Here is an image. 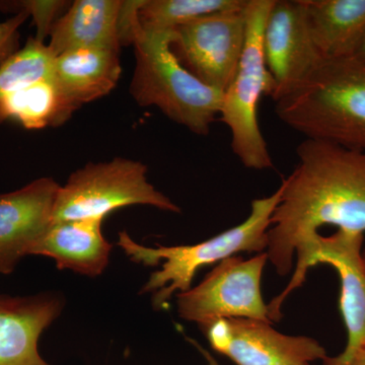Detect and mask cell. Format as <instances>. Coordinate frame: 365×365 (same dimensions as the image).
<instances>
[{
  "instance_id": "2",
  "label": "cell",
  "mask_w": 365,
  "mask_h": 365,
  "mask_svg": "<svg viewBox=\"0 0 365 365\" xmlns=\"http://www.w3.org/2000/svg\"><path fill=\"white\" fill-rule=\"evenodd\" d=\"M278 118L306 139L365 151V64L324 59L275 102Z\"/></svg>"
},
{
  "instance_id": "1",
  "label": "cell",
  "mask_w": 365,
  "mask_h": 365,
  "mask_svg": "<svg viewBox=\"0 0 365 365\" xmlns=\"http://www.w3.org/2000/svg\"><path fill=\"white\" fill-rule=\"evenodd\" d=\"M297 155L294 170L281 182L280 202L267 235L266 254L278 275L292 272L297 257L292 280L268 304L272 322L282 318L285 300L304 284L314 267L324 227L365 232V151L304 139Z\"/></svg>"
},
{
  "instance_id": "27",
  "label": "cell",
  "mask_w": 365,
  "mask_h": 365,
  "mask_svg": "<svg viewBox=\"0 0 365 365\" xmlns=\"http://www.w3.org/2000/svg\"><path fill=\"white\" fill-rule=\"evenodd\" d=\"M306 365H311V364H306Z\"/></svg>"
},
{
  "instance_id": "13",
  "label": "cell",
  "mask_w": 365,
  "mask_h": 365,
  "mask_svg": "<svg viewBox=\"0 0 365 365\" xmlns=\"http://www.w3.org/2000/svg\"><path fill=\"white\" fill-rule=\"evenodd\" d=\"M64 307L66 297L57 292L0 294V365H53L41 356L39 340Z\"/></svg>"
},
{
  "instance_id": "22",
  "label": "cell",
  "mask_w": 365,
  "mask_h": 365,
  "mask_svg": "<svg viewBox=\"0 0 365 365\" xmlns=\"http://www.w3.org/2000/svg\"><path fill=\"white\" fill-rule=\"evenodd\" d=\"M28 13L33 14L34 20L38 26L37 39L44 42V37L49 34L51 26L54 24V18L57 13L61 11L66 2L62 1H30L24 2Z\"/></svg>"
},
{
  "instance_id": "17",
  "label": "cell",
  "mask_w": 365,
  "mask_h": 365,
  "mask_svg": "<svg viewBox=\"0 0 365 365\" xmlns=\"http://www.w3.org/2000/svg\"><path fill=\"white\" fill-rule=\"evenodd\" d=\"M323 59L351 58L365 38V0H302Z\"/></svg>"
},
{
  "instance_id": "4",
  "label": "cell",
  "mask_w": 365,
  "mask_h": 365,
  "mask_svg": "<svg viewBox=\"0 0 365 365\" xmlns=\"http://www.w3.org/2000/svg\"><path fill=\"white\" fill-rule=\"evenodd\" d=\"M132 33L136 62L130 93L137 104L155 106L177 124L207 135L220 116L222 91L205 85L182 66L172 49L173 31H144L136 16Z\"/></svg>"
},
{
  "instance_id": "9",
  "label": "cell",
  "mask_w": 365,
  "mask_h": 365,
  "mask_svg": "<svg viewBox=\"0 0 365 365\" xmlns=\"http://www.w3.org/2000/svg\"><path fill=\"white\" fill-rule=\"evenodd\" d=\"M272 324L222 319L200 327L215 351L237 365H306L328 356L314 338L278 332Z\"/></svg>"
},
{
  "instance_id": "21",
  "label": "cell",
  "mask_w": 365,
  "mask_h": 365,
  "mask_svg": "<svg viewBox=\"0 0 365 365\" xmlns=\"http://www.w3.org/2000/svg\"><path fill=\"white\" fill-rule=\"evenodd\" d=\"M30 14L23 9L13 18L0 23V66L18 51L20 33L19 29L28 20Z\"/></svg>"
},
{
  "instance_id": "14",
  "label": "cell",
  "mask_w": 365,
  "mask_h": 365,
  "mask_svg": "<svg viewBox=\"0 0 365 365\" xmlns=\"http://www.w3.org/2000/svg\"><path fill=\"white\" fill-rule=\"evenodd\" d=\"M104 218L52 223L31 255L52 259L59 270L97 277L110 262L113 246L102 232Z\"/></svg>"
},
{
  "instance_id": "7",
  "label": "cell",
  "mask_w": 365,
  "mask_h": 365,
  "mask_svg": "<svg viewBox=\"0 0 365 365\" xmlns=\"http://www.w3.org/2000/svg\"><path fill=\"white\" fill-rule=\"evenodd\" d=\"M266 252L250 259L230 257L217 264L202 282L177 294L180 318L199 327L222 319H250L272 324L262 294Z\"/></svg>"
},
{
  "instance_id": "12",
  "label": "cell",
  "mask_w": 365,
  "mask_h": 365,
  "mask_svg": "<svg viewBox=\"0 0 365 365\" xmlns=\"http://www.w3.org/2000/svg\"><path fill=\"white\" fill-rule=\"evenodd\" d=\"M60 189L52 178H41L9 193L0 194V273H13L52 225Z\"/></svg>"
},
{
  "instance_id": "8",
  "label": "cell",
  "mask_w": 365,
  "mask_h": 365,
  "mask_svg": "<svg viewBox=\"0 0 365 365\" xmlns=\"http://www.w3.org/2000/svg\"><path fill=\"white\" fill-rule=\"evenodd\" d=\"M245 9L210 14L173 31L172 49L182 66L222 93L234 78L244 51Z\"/></svg>"
},
{
  "instance_id": "11",
  "label": "cell",
  "mask_w": 365,
  "mask_h": 365,
  "mask_svg": "<svg viewBox=\"0 0 365 365\" xmlns=\"http://www.w3.org/2000/svg\"><path fill=\"white\" fill-rule=\"evenodd\" d=\"M364 235L337 232L319 235L314 266L326 264L340 278L339 307L347 343L337 356H327L324 365H348L365 348V262L362 256Z\"/></svg>"
},
{
  "instance_id": "15",
  "label": "cell",
  "mask_w": 365,
  "mask_h": 365,
  "mask_svg": "<svg viewBox=\"0 0 365 365\" xmlns=\"http://www.w3.org/2000/svg\"><path fill=\"white\" fill-rule=\"evenodd\" d=\"M120 50H72L56 57L54 79L69 114L114 90L122 73Z\"/></svg>"
},
{
  "instance_id": "23",
  "label": "cell",
  "mask_w": 365,
  "mask_h": 365,
  "mask_svg": "<svg viewBox=\"0 0 365 365\" xmlns=\"http://www.w3.org/2000/svg\"><path fill=\"white\" fill-rule=\"evenodd\" d=\"M187 340H188L189 342L191 343V344L193 345L197 350H198V352L200 353L201 356H202L203 359H205L206 364L220 365V364H218L217 360H216L215 357H213L212 355H211L210 353H209V351H207V350L205 349V348H203L202 346L199 344V343L197 342V341L190 339V338H188V339Z\"/></svg>"
},
{
  "instance_id": "18",
  "label": "cell",
  "mask_w": 365,
  "mask_h": 365,
  "mask_svg": "<svg viewBox=\"0 0 365 365\" xmlns=\"http://www.w3.org/2000/svg\"><path fill=\"white\" fill-rule=\"evenodd\" d=\"M71 117L54 78L0 98V123L16 121L34 130L60 126Z\"/></svg>"
},
{
  "instance_id": "5",
  "label": "cell",
  "mask_w": 365,
  "mask_h": 365,
  "mask_svg": "<svg viewBox=\"0 0 365 365\" xmlns=\"http://www.w3.org/2000/svg\"><path fill=\"white\" fill-rule=\"evenodd\" d=\"M275 0H248L246 42L239 66L227 90L223 91L220 119L232 136V153L244 167L272 169L267 143L258 120L263 96L272 97L274 83L264 58L262 37L264 26Z\"/></svg>"
},
{
  "instance_id": "10",
  "label": "cell",
  "mask_w": 365,
  "mask_h": 365,
  "mask_svg": "<svg viewBox=\"0 0 365 365\" xmlns=\"http://www.w3.org/2000/svg\"><path fill=\"white\" fill-rule=\"evenodd\" d=\"M262 46L273 79L274 102L294 90L324 60L312 39L302 0L274 1Z\"/></svg>"
},
{
  "instance_id": "25",
  "label": "cell",
  "mask_w": 365,
  "mask_h": 365,
  "mask_svg": "<svg viewBox=\"0 0 365 365\" xmlns=\"http://www.w3.org/2000/svg\"><path fill=\"white\" fill-rule=\"evenodd\" d=\"M351 58H354L355 60H357V61L365 64V38Z\"/></svg>"
},
{
  "instance_id": "3",
  "label": "cell",
  "mask_w": 365,
  "mask_h": 365,
  "mask_svg": "<svg viewBox=\"0 0 365 365\" xmlns=\"http://www.w3.org/2000/svg\"><path fill=\"white\" fill-rule=\"evenodd\" d=\"M281 187L272 195L255 199L247 220L195 245L186 246H143L125 230L119 232L118 246L130 260L144 266L162 268L151 274L140 294H153V307L165 309L175 294L187 292L197 272L205 266L218 264L240 253H263L267 250L268 230L272 225L274 210L280 202Z\"/></svg>"
},
{
  "instance_id": "20",
  "label": "cell",
  "mask_w": 365,
  "mask_h": 365,
  "mask_svg": "<svg viewBox=\"0 0 365 365\" xmlns=\"http://www.w3.org/2000/svg\"><path fill=\"white\" fill-rule=\"evenodd\" d=\"M56 57L43 41L30 38L23 49L0 66V98L54 78Z\"/></svg>"
},
{
  "instance_id": "19",
  "label": "cell",
  "mask_w": 365,
  "mask_h": 365,
  "mask_svg": "<svg viewBox=\"0 0 365 365\" xmlns=\"http://www.w3.org/2000/svg\"><path fill=\"white\" fill-rule=\"evenodd\" d=\"M248 0H143L137 21L144 31H174L203 16L242 11Z\"/></svg>"
},
{
  "instance_id": "6",
  "label": "cell",
  "mask_w": 365,
  "mask_h": 365,
  "mask_svg": "<svg viewBox=\"0 0 365 365\" xmlns=\"http://www.w3.org/2000/svg\"><path fill=\"white\" fill-rule=\"evenodd\" d=\"M132 205L160 210L181 211L169 197L158 191L148 178V167L129 158L88 163L60 186L52 223L86 218H104L112 211Z\"/></svg>"
},
{
  "instance_id": "26",
  "label": "cell",
  "mask_w": 365,
  "mask_h": 365,
  "mask_svg": "<svg viewBox=\"0 0 365 365\" xmlns=\"http://www.w3.org/2000/svg\"><path fill=\"white\" fill-rule=\"evenodd\" d=\"M362 256H364V260L365 262V248L362 250Z\"/></svg>"
},
{
  "instance_id": "24",
  "label": "cell",
  "mask_w": 365,
  "mask_h": 365,
  "mask_svg": "<svg viewBox=\"0 0 365 365\" xmlns=\"http://www.w3.org/2000/svg\"><path fill=\"white\" fill-rule=\"evenodd\" d=\"M348 365H365V348L357 352Z\"/></svg>"
},
{
  "instance_id": "16",
  "label": "cell",
  "mask_w": 365,
  "mask_h": 365,
  "mask_svg": "<svg viewBox=\"0 0 365 365\" xmlns=\"http://www.w3.org/2000/svg\"><path fill=\"white\" fill-rule=\"evenodd\" d=\"M122 4L120 0H76L53 24L48 46L56 56L88 48L120 50Z\"/></svg>"
}]
</instances>
